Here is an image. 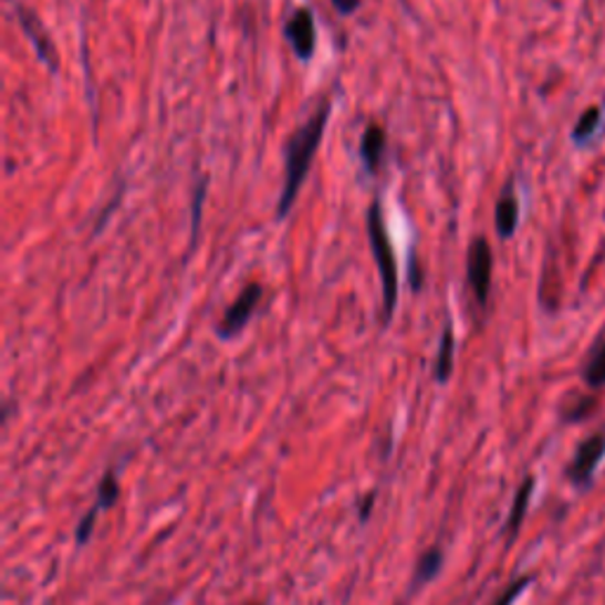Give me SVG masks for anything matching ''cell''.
Returning a JSON list of instances; mask_svg holds the SVG:
<instances>
[{"label":"cell","mask_w":605,"mask_h":605,"mask_svg":"<svg viewBox=\"0 0 605 605\" xmlns=\"http://www.w3.org/2000/svg\"><path fill=\"white\" fill-rule=\"evenodd\" d=\"M330 114H332V105L330 102H322V107L313 116H310L286 143V152H284L286 176H284V189H282V197H280V206H277V218L280 220L291 211L293 201H296V197H299V189L303 187L310 164H313L315 152L322 143V135L326 131V121H330Z\"/></svg>","instance_id":"obj_1"},{"label":"cell","mask_w":605,"mask_h":605,"mask_svg":"<svg viewBox=\"0 0 605 605\" xmlns=\"http://www.w3.org/2000/svg\"><path fill=\"white\" fill-rule=\"evenodd\" d=\"M369 241H372V251H374V261L378 265V274H382V286H384V322H390L395 305H397V265H395V255H393V244L384 222V211L382 204L374 201L372 211H369Z\"/></svg>","instance_id":"obj_2"},{"label":"cell","mask_w":605,"mask_h":605,"mask_svg":"<svg viewBox=\"0 0 605 605\" xmlns=\"http://www.w3.org/2000/svg\"><path fill=\"white\" fill-rule=\"evenodd\" d=\"M466 270H469V284L476 293L478 303L486 305L490 299V286H492V249L488 244V239L478 237L471 241Z\"/></svg>","instance_id":"obj_3"},{"label":"cell","mask_w":605,"mask_h":605,"mask_svg":"<svg viewBox=\"0 0 605 605\" xmlns=\"http://www.w3.org/2000/svg\"><path fill=\"white\" fill-rule=\"evenodd\" d=\"M263 299V286L261 284H249L244 291L239 293V299L225 310L222 322L218 324V334L220 338H232L244 330L247 322L251 320L255 305Z\"/></svg>","instance_id":"obj_4"},{"label":"cell","mask_w":605,"mask_h":605,"mask_svg":"<svg viewBox=\"0 0 605 605\" xmlns=\"http://www.w3.org/2000/svg\"><path fill=\"white\" fill-rule=\"evenodd\" d=\"M284 36L291 43L293 53L299 60H310L315 53L317 33H315V17L307 8H301L293 12L291 20L284 24Z\"/></svg>","instance_id":"obj_5"},{"label":"cell","mask_w":605,"mask_h":605,"mask_svg":"<svg viewBox=\"0 0 605 605\" xmlns=\"http://www.w3.org/2000/svg\"><path fill=\"white\" fill-rule=\"evenodd\" d=\"M603 455H605V434H594L592 438H586L577 447L575 459L567 469L570 480H573L575 486H590Z\"/></svg>","instance_id":"obj_6"},{"label":"cell","mask_w":605,"mask_h":605,"mask_svg":"<svg viewBox=\"0 0 605 605\" xmlns=\"http://www.w3.org/2000/svg\"><path fill=\"white\" fill-rule=\"evenodd\" d=\"M518 222H521V204H518L513 182H509L501 192L497 209H494V228L501 239H511L518 230Z\"/></svg>","instance_id":"obj_7"},{"label":"cell","mask_w":605,"mask_h":605,"mask_svg":"<svg viewBox=\"0 0 605 605\" xmlns=\"http://www.w3.org/2000/svg\"><path fill=\"white\" fill-rule=\"evenodd\" d=\"M17 17H20V22H22V27H24V31H27V36L33 41V45H36L39 58L55 72V69H58L55 50H53V45H50V41H48V36H45V31L41 29V24H39L36 17H33L27 8H20V6H17Z\"/></svg>","instance_id":"obj_8"},{"label":"cell","mask_w":605,"mask_h":605,"mask_svg":"<svg viewBox=\"0 0 605 605\" xmlns=\"http://www.w3.org/2000/svg\"><path fill=\"white\" fill-rule=\"evenodd\" d=\"M384 152H386V131L374 124L365 131V135H362V145H359V157L367 173L378 170V166H382L384 161Z\"/></svg>","instance_id":"obj_9"},{"label":"cell","mask_w":605,"mask_h":605,"mask_svg":"<svg viewBox=\"0 0 605 605\" xmlns=\"http://www.w3.org/2000/svg\"><path fill=\"white\" fill-rule=\"evenodd\" d=\"M603 128V109L601 107H590L584 109L582 116L577 118V124L573 128V143L575 145H590L594 137Z\"/></svg>","instance_id":"obj_10"},{"label":"cell","mask_w":605,"mask_h":605,"mask_svg":"<svg viewBox=\"0 0 605 605\" xmlns=\"http://www.w3.org/2000/svg\"><path fill=\"white\" fill-rule=\"evenodd\" d=\"M455 369V332L452 324L445 326L442 338H440V348H438V359H436V378L438 384H447L449 374Z\"/></svg>","instance_id":"obj_11"},{"label":"cell","mask_w":605,"mask_h":605,"mask_svg":"<svg viewBox=\"0 0 605 605\" xmlns=\"http://www.w3.org/2000/svg\"><path fill=\"white\" fill-rule=\"evenodd\" d=\"M584 382L590 388H605V341H598L584 365Z\"/></svg>","instance_id":"obj_12"},{"label":"cell","mask_w":605,"mask_h":605,"mask_svg":"<svg viewBox=\"0 0 605 605\" xmlns=\"http://www.w3.org/2000/svg\"><path fill=\"white\" fill-rule=\"evenodd\" d=\"M532 486H534V480L528 478L521 488H518V494L513 499V507H511V515H509V523H507V532H509V538L513 540L518 530H521V523H523V518H525V511H528V501H530V494H532Z\"/></svg>","instance_id":"obj_13"},{"label":"cell","mask_w":605,"mask_h":605,"mask_svg":"<svg viewBox=\"0 0 605 605\" xmlns=\"http://www.w3.org/2000/svg\"><path fill=\"white\" fill-rule=\"evenodd\" d=\"M442 565V551L440 549H430L426 551L419 565H417V575H414V584H426L428 580H434L438 575V570Z\"/></svg>","instance_id":"obj_14"},{"label":"cell","mask_w":605,"mask_h":605,"mask_svg":"<svg viewBox=\"0 0 605 605\" xmlns=\"http://www.w3.org/2000/svg\"><path fill=\"white\" fill-rule=\"evenodd\" d=\"M118 499V480L114 476V471H107V476L100 480L97 486V507L100 509H109L116 504Z\"/></svg>","instance_id":"obj_15"},{"label":"cell","mask_w":605,"mask_h":605,"mask_svg":"<svg viewBox=\"0 0 605 605\" xmlns=\"http://www.w3.org/2000/svg\"><path fill=\"white\" fill-rule=\"evenodd\" d=\"M100 511H102V509L95 504L88 513H85V515L81 518V523H79V528H76V542H79V544H85V542L91 540V534H93V530H95V523H97Z\"/></svg>","instance_id":"obj_16"},{"label":"cell","mask_w":605,"mask_h":605,"mask_svg":"<svg viewBox=\"0 0 605 605\" xmlns=\"http://www.w3.org/2000/svg\"><path fill=\"white\" fill-rule=\"evenodd\" d=\"M594 397H577V403L573 407L565 409V419L567 421H580L590 417V411L594 409Z\"/></svg>","instance_id":"obj_17"},{"label":"cell","mask_w":605,"mask_h":605,"mask_svg":"<svg viewBox=\"0 0 605 605\" xmlns=\"http://www.w3.org/2000/svg\"><path fill=\"white\" fill-rule=\"evenodd\" d=\"M528 584H530V577H521V580H515V582L509 586V590H507L504 594H501V598H499L494 605H511L518 596L523 594V590H525Z\"/></svg>","instance_id":"obj_18"},{"label":"cell","mask_w":605,"mask_h":605,"mask_svg":"<svg viewBox=\"0 0 605 605\" xmlns=\"http://www.w3.org/2000/svg\"><path fill=\"white\" fill-rule=\"evenodd\" d=\"M206 187H209V182H206V180H201V182L197 185V192H195V211H192V218H195V234H197V228H199V218H201V204H204Z\"/></svg>","instance_id":"obj_19"},{"label":"cell","mask_w":605,"mask_h":605,"mask_svg":"<svg viewBox=\"0 0 605 605\" xmlns=\"http://www.w3.org/2000/svg\"><path fill=\"white\" fill-rule=\"evenodd\" d=\"M332 3L341 14H353L359 8V0H332Z\"/></svg>","instance_id":"obj_20"}]
</instances>
